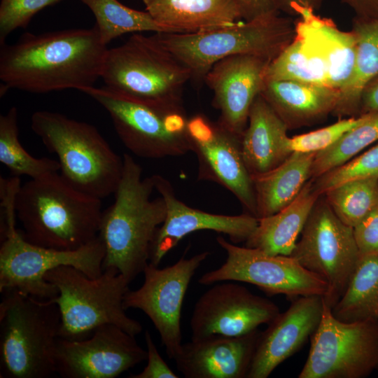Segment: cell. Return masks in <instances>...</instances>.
<instances>
[{"mask_svg": "<svg viewBox=\"0 0 378 378\" xmlns=\"http://www.w3.org/2000/svg\"><path fill=\"white\" fill-rule=\"evenodd\" d=\"M260 94L288 129L314 124L334 113L340 90L294 80L265 81Z\"/></svg>", "mask_w": 378, "mask_h": 378, "instance_id": "24", "label": "cell"}, {"mask_svg": "<svg viewBox=\"0 0 378 378\" xmlns=\"http://www.w3.org/2000/svg\"><path fill=\"white\" fill-rule=\"evenodd\" d=\"M135 336L113 324L78 340L59 338L56 374L63 378H115L146 360Z\"/></svg>", "mask_w": 378, "mask_h": 378, "instance_id": "16", "label": "cell"}, {"mask_svg": "<svg viewBox=\"0 0 378 378\" xmlns=\"http://www.w3.org/2000/svg\"><path fill=\"white\" fill-rule=\"evenodd\" d=\"M1 293L0 377H52L61 326L57 304L17 289Z\"/></svg>", "mask_w": 378, "mask_h": 378, "instance_id": "4", "label": "cell"}, {"mask_svg": "<svg viewBox=\"0 0 378 378\" xmlns=\"http://www.w3.org/2000/svg\"><path fill=\"white\" fill-rule=\"evenodd\" d=\"M100 78L104 86L140 101L183 104L190 70L157 40L135 33L120 46L108 48Z\"/></svg>", "mask_w": 378, "mask_h": 378, "instance_id": "9", "label": "cell"}, {"mask_svg": "<svg viewBox=\"0 0 378 378\" xmlns=\"http://www.w3.org/2000/svg\"><path fill=\"white\" fill-rule=\"evenodd\" d=\"M101 200L76 188L59 172L30 179L16 195L19 230L34 245L77 249L99 234Z\"/></svg>", "mask_w": 378, "mask_h": 378, "instance_id": "3", "label": "cell"}, {"mask_svg": "<svg viewBox=\"0 0 378 378\" xmlns=\"http://www.w3.org/2000/svg\"><path fill=\"white\" fill-rule=\"evenodd\" d=\"M270 62L253 55H232L215 63L204 78L220 112L218 122L238 136L247 127L251 107L262 91Z\"/></svg>", "mask_w": 378, "mask_h": 378, "instance_id": "19", "label": "cell"}, {"mask_svg": "<svg viewBox=\"0 0 378 378\" xmlns=\"http://www.w3.org/2000/svg\"><path fill=\"white\" fill-rule=\"evenodd\" d=\"M325 0H273L277 10L298 18L304 8L314 11L319 9Z\"/></svg>", "mask_w": 378, "mask_h": 378, "instance_id": "41", "label": "cell"}, {"mask_svg": "<svg viewBox=\"0 0 378 378\" xmlns=\"http://www.w3.org/2000/svg\"><path fill=\"white\" fill-rule=\"evenodd\" d=\"M145 342L147 351L146 367L137 374H132L130 378H178L158 352L151 335L148 330L145 332Z\"/></svg>", "mask_w": 378, "mask_h": 378, "instance_id": "39", "label": "cell"}, {"mask_svg": "<svg viewBox=\"0 0 378 378\" xmlns=\"http://www.w3.org/2000/svg\"><path fill=\"white\" fill-rule=\"evenodd\" d=\"M108 113L124 146L136 156L162 158L191 151L183 104L162 105L135 99L106 86L83 89Z\"/></svg>", "mask_w": 378, "mask_h": 378, "instance_id": "10", "label": "cell"}, {"mask_svg": "<svg viewBox=\"0 0 378 378\" xmlns=\"http://www.w3.org/2000/svg\"><path fill=\"white\" fill-rule=\"evenodd\" d=\"M378 178V143L344 164L313 180L314 190L320 195L348 181Z\"/></svg>", "mask_w": 378, "mask_h": 378, "instance_id": "35", "label": "cell"}, {"mask_svg": "<svg viewBox=\"0 0 378 378\" xmlns=\"http://www.w3.org/2000/svg\"><path fill=\"white\" fill-rule=\"evenodd\" d=\"M260 332L191 340L182 344L176 367L186 378H247Z\"/></svg>", "mask_w": 378, "mask_h": 378, "instance_id": "21", "label": "cell"}, {"mask_svg": "<svg viewBox=\"0 0 378 378\" xmlns=\"http://www.w3.org/2000/svg\"><path fill=\"white\" fill-rule=\"evenodd\" d=\"M316 153L293 152L273 169L252 176L256 218L271 216L291 203L311 179Z\"/></svg>", "mask_w": 378, "mask_h": 378, "instance_id": "27", "label": "cell"}, {"mask_svg": "<svg viewBox=\"0 0 378 378\" xmlns=\"http://www.w3.org/2000/svg\"><path fill=\"white\" fill-rule=\"evenodd\" d=\"M270 80H294L330 86L327 71L322 61L295 35L292 41L269 63L265 82Z\"/></svg>", "mask_w": 378, "mask_h": 378, "instance_id": "32", "label": "cell"}, {"mask_svg": "<svg viewBox=\"0 0 378 378\" xmlns=\"http://www.w3.org/2000/svg\"><path fill=\"white\" fill-rule=\"evenodd\" d=\"M244 21H253L279 15L273 0H235Z\"/></svg>", "mask_w": 378, "mask_h": 378, "instance_id": "40", "label": "cell"}, {"mask_svg": "<svg viewBox=\"0 0 378 378\" xmlns=\"http://www.w3.org/2000/svg\"><path fill=\"white\" fill-rule=\"evenodd\" d=\"M295 23V36L326 66L329 85L341 91L350 82L356 57V38L353 31L340 29L329 18L311 8L302 9Z\"/></svg>", "mask_w": 378, "mask_h": 378, "instance_id": "22", "label": "cell"}, {"mask_svg": "<svg viewBox=\"0 0 378 378\" xmlns=\"http://www.w3.org/2000/svg\"><path fill=\"white\" fill-rule=\"evenodd\" d=\"M123 169L113 193V203L102 212L99 237L104 246L102 270L113 268L130 282L149 262L150 249L167 208L155 190L152 176L142 178V168L124 153Z\"/></svg>", "mask_w": 378, "mask_h": 378, "instance_id": "2", "label": "cell"}, {"mask_svg": "<svg viewBox=\"0 0 378 378\" xmlns=\"http://www.w3.org/2000/svg\"><path fill=\"white\" fill-rule=\"evenodd\" d=\"M31 128L55 153L60 174L76 188L103 199L113 195L123 169L118 155L92 125L49 111H37Z\"/></svg>", "mask_w": 378, "mask_h": 378, "instance_id": "5", "label": "cell"}, {"mask_svg": "<svg viewBox=\"0 0 378 378\" xmlns=\"http://www.w3.org/2000/svg\"><path fill=\"white\" fill-rule=\"evenodd\" d=\"M323 195L337 217L354 227L378 206V178L348 181Z\"/></svg>", "mask_w": 378, "mask_h": 378, "instance_id": "34", "label": "cell"}, {"mask_svg": "<svg viewBox=\"0 0 378 378\" xmlns=\"http://www.w3.org/2000/svg\"><path fill=\"white\" fill-rule=\"evenodd\" d=\"M279 313L275 303L252 293L245 286L217 284L195 304L190 318L191 340L244 335L262 324L268 325Z\"/></svg>", "mask_w": 378, "mask_h": 378, "instance_id": "17", "label": "cell"}, {"mask_svg": "<svg viewBox=\"0 0 378 378\" xmlns=\"http://www.w3.org/2000/svg\"><path fill=\"white\" fill-rule=\"evenodd\" d=\"M80 1L94 14L95 26L102 42L106 46L113 39L128 33L172 32L158 22L146 10L141 11L129 8L118 0Z\"/></svg>", "mask_w": 378, "mask_h": 378, "instance_id": "30", "label": "cell"}, {"mask_svg": "<svg viewBox=\"0 0 378 378\" xmlns=\"http://www.w3.org/2000/svg\"><path fill=\"white\" fill-rule=\"evenodd\" d=\"M378 112V75L363 88L360 102V115Z\"/></svg>", "mask_w": 378, "mask_h": 378, "instance_id": "42", "label": "cell"}, {"mask_svg": "<svg viewBox=\"0 0 378 378\" xmlns=\"http://www.w3.org/2000/svg\"><path fill=\"white\" fill-rule=\"evenodd\" d=\"M353 9L356 17L363 19L378 18V0H341Z\"/></svg>", "mask_w": 378, "mask_h": 378, "instance_id": "43", "label": "cell"}, {"mask_svg": "<svg viewBox=\"0 0 378 378\" xmlns=\"http://www.w3.org/2000/svg\"><path fill=\"white\" fill-rule=\"evenodd\" d=\"M155 190L164 199L167 214L152 244L149 262L158 266L165 255L186 235L199 230L226 234L233 244L246 242L258 225V218L246 213L216 214L192 208L178 199L170 182L161 175L151 176Z\"/></svg>", "mask_w": 378, "mask_h": 378, "instance_id": "18", "label": "cell"}, {"mask_svg": "<svg viewBox=\"0 0 378 378\" xmlns=\"http://www.w3.org/2000/svg\"><path fill=\"white\" fill-rule=\"evenodd\" d=\"M154 35L190 70L191 80L201 82L215 63L230 56L253 55L272 61L292 41L295 30L290 18L276 15L216 29Z\"/></svg>", "mask_w": 378, "mask_h": 378, "instance_id": "8", "label": "cell"}, {"mask_svg": "<svg viewBox=\"0 0 378 378\" xmlns=\"http://www.w3.org/2000/svg\"><path fill=\"white\" fill-rule=\"evenodd\" d=\"M216 241L227 254L218 268L204 273L198 283L211 285L225 281L253 284L267 295L282 294L288 298L324 296L327 284L303 267L290 255H270L260 250L239 246L218 236Z\"/></svg>", "mask_w": 378, "mask_h": 378, "instance_id": "13", "label": "cell"}, {"mask_svg": "<svg viewBox=\"0 0 378 378\" xmlns=\"http://www.w3.org/2000/svg\"><path fill=\"white\" fill-rule=\"evenodd\" d=\"M0 293L8 289L41 299H52L58 291L44 276L60 266L74 267L90 278L99 276L105 255L99 235L74 250H59L34 245L16 227L15 200L1 201Z\"/></svg>", "mask_w": 378, "mask_h": 378, "instance_id": "6", "label": "cell"}, {"mask_svg": "<svg viewBox=\"0 0 378 378\" xmlns=\"http://www.w3.org/2000/svg\"><path fill=\"white\" fill-rule=\"evenodd\" d=\"M61 0H1L0 44L18 28H25L32 17L44 8Z\"/></svg>", "mask_w": 378, "mask_h": 378, "instance_id": "37", "label": "cell"}, {"mask_svg": "<svg viewBox=\"0 0 378 378\" xmlns=\"http://www.w3.org/2000/svg\"><path fill=\"white\" fill-rule=\"evenodd\" d=\"M320 195L309 179L295 199L279 211L261 218L246 246L270 255H290Z\"/></svg>", "mask_w": 378, "mask_h": 378, "instance_id": "26", "label": "cell"}, {"mask_svg": "<svg viewBox=\"0 0 378 378\" xmlns=\"http://www.w3.org/2000/svg\"><path fill=\"white\" fill-rule=\"evenodd\" d=\"M378 370V318L344 322L324 302L299 378H365Z\"/></svg>", "mask_w": 378, "mask_h": 378, "instance_id": "11", "label": "cell"}, {"mask_svg": "<svg viewBox=\"0 0 378 378\" xmlns=\"http://www.w3.org/2000/svg\"><path fill=\"white\" fill-rule=\"evenodd\" d=\"M366 113L340 119L328 126L289 137L290 152L311 153L320 152L336 142L348 130L360 123Z\"/></svg>", "mask_w": 378, "mask_h": 378, "instance_id": "36", "label": "cell"}, {"mask_svg": "<svg viewBox=\"0 0 378 378\" xmlns=\"http://www.w3.org/2000/svg\"><path fill=\"white\" fill-rule=\"evenodd\" d=\"M108 50L94 25L41 34L24 33L0 49V79L6 90L48 93L94 86Z\"/></svg>", "mask_w": 378, "mask_h": 378, "instance_id": "1", "label": "cell"}, {"mask_svg": "<svg viewBox=\"0 0 378 378\" xmlns=\"http://www.w3.org/2000/svg\"><path fill=\"white\" fill-rule=\"evenodd\" d=\"M146 10L173 33L230 27L242 21L235 0H142Z\"/></svg>", "mask_w": 378, "mask_h": 378, "instance_id": "25", "label": "cell"}, {"mask_svg": "<svg viewBox=\"0 0 378 378\" xmlns=\"http://www.w3.org/2000/svg\"><path fill=\"white\" fill-rule=\"evenodd\" d=\"M332 312L344 322L378 318V252L360 253L346 288Z\"/></svg>", "mask_w": 378, "mask_h": 378, "instance_id": "29", "label": "cell"}, {"mask_svg": "<svg viewBox=\"0 0 378 378\" xmlns=\"http://www.w3.org/2000/svg\"><path fill=\"white\" fill-rule=\"evenodd\" d=\"M356 38V57L354 74L341 91L334 114L339 116L360 115V102L365 85L378 75V18L356 17L352 29Z\"/></svg>", "mask_w": 378, "mask_h": 378, "instance_id": "28", "label": "cell"}, {"mask_svg": "<svg viewBox=\"0 0 378 378\" xmlns=\"http://www.w3.org/2000/svg\"><path fill=\"white\" fill-rule=\"evenodd\" d=\"M187 131L199 163L198 178L221 185L237 197L245 213L256 217L253 182L242 156L241 137L200 113L188 118Z\"/></svg>", "mask_w": 378, "mask_h": 378, "instance_id": "15", "label": "cell"}, {"mask_svg": "<svg viewBox=\"0 0 378 378\" xmlns=\"http://www.w3.org/2000/svg\"><path fill=\"white\" fill-rule=\"evenodd\" d=\"M290 256L326 281L323 297L331 309L344 293L360 256L354 228L343 223L326 199L315 203Z\"/></svg>", "mask_w": 378, "mask_h": 378, "instance_id": "12", "label": "cell"}, {"mask_svg": "<svg viewBox=\"0 0 378 378\" xmlns=\"http://www.w3.org/2000/svg\"><path fill=\"white\" fill-rule=\"evenodd\" d=\"M44 279L58 291L52 300L60 312V338L83 340L104 324L117 326L134 336L142 331L141 324L125 312L123 302L130 282L117 270H103L92 279L74 267L60 266Z\"/></svg>", "mask_w": 378, "mask_h": 378, "instance_id": "7", "label": "cell"}, {"mask_svg": "<svg viewBox=\"0 0 378 378\" xmlns=\"http://www.w3.org/2000/svg\"><path fill=\"white\" fill-rule=\"evenodd\" d=\"M353 228L360 253L378 252V206Z\"/></svg>", "mask_w": 378, "mask_h": 378, "instance_id": "38", "label": "cell"}, {"mask_svg": "<svg viewBox=\"0 0 378 378\" xmlns=\"http://www.w3.org/2000/svg\"><path fill=\"white\" fill-rule=\"evenodd\" d=\"M204 251L191 258H181L174 265L158 268L150 262L144 268L141 287L126 293L123 305L144 312L158 330L170 359L181 350L182 335L181 315L184 297L191 279L209 256Z\"/></svg>", "mask_w": 378, "mask_h": 378, "instance_id": "14", "label": "cell"}, {"mask_svg": "<svg viewBox=\"0 0 378 378\" xmlns=\"http://www.w3.org/2000/svg\"><path fill=\"white\" fill-rule=\"evenodd\" d=\"M0 162L14 176H27L36 179L59 172L57 160L48 158H37L29 154L19 140L18 110L11 107L0 115Z\"/></svg>", "mask_w": 378, "mask_h": 378, "instance_id": "31", "label": "cell"}, {"mask_svg": "<svg viewBox=\"0 0 378 378\" xmlns=\"http://www.w3.org/2000/svg\"><path fill=\"white\" fill-rule=\"evenodd\" d=\"M288 127L259 94L250 109L248 124L241 136L245 164L252 176L265 174L290 154Z\"/></svg>", "mask_w": 378, "mask_h": 378, "instance_id": "23", "label": "cell"}, {"mask_svg": "<svg viewBox=\"0 0 378 378\" xmlns=\"http://www.w3.org/2000/svg\"><path fill=\"white\" fill-rule=\"evenodd\" d=\"M321 295L301 296L261 332L247 378H267L298 351L317 330L323 313Z\"/></svg>", "mask_w": 378, "mask_h": 378, "instance_id": "20", "label": "cell"}, {"mask_svg": "<svg viewBox=\"0 0 378 378\" xmlns=\"http://www.w3.org/2000/svg\"><path fill=\"white\" fill-rule=\"evenodd\" d=\"M378 141V112L366 113L365 118L348 130L328 148L318 152L314 159L311 179L349 161Z\"/></svg>", "mask_w": 378, "mask_h": 378, "instance_id": "33", "label": "cell"}]
</instances>
